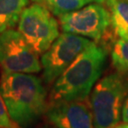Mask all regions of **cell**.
<instances>
[{"instance_id": "30bf717a", "label": "cell", "mask_w": 128, "mask_h": 128, "mask_svg": "<svg viewBox=\"0 0 128 128\" xmlns=\"http://www.w3.org/2000/svg\"><path fill=\"white\" fill-rule=\"evenodd\" d=\"M28 0H0V34L18 24Z\"/></svg>"}, {"instance_id": "ba28073f", "label": "cell", "mask_w": 128, "mask_h": 128, "mask_svg": "<svg viewBox=\"0 0 128 128\" xmlns=\"http://www.w3.org/2000/svg\"><path fill=\"white\" fill-rule=\"evenodd\" d=\"M46 116L57 128H94L91 105L87 98L50 104Z\"/></svg>"}, {"instance_id": "8fae6325", "label": "cell", "mask_w": 128, "mask_h": 128, "mask_svg": "<svg viewBox=\"0 0 128 128\" xmlns=\"http://www.w3.org/2000/svg\"><path fill=\"white\" fill-rule=\"evenodd\" d=\"M45 6L51 14L56 16L68 14L90 4V3H104L105 0H32Z\"/></svg>"}, {"instance_id": "7a4b0ae2", "label": "cell", "mask_w": 128, "mask_h": 128, "mask_svg": "<svg viewBox=\"0 0 128 128\" xmlns=\"http://www.w3.org/2000/svg\"><path fill=\"white\" fill-rule=\"evenodd\" d=\"M106 51L96 43L82 51L53 84L50 104L86 99L104 70Z\"/></svg>"}, {"instance_id": "6da1fadb", "label": "cell", "mask_w": 128, "mask_h": 128, "mask_svg": "<svg viewBox=\"0 0 128 128\" xmlns=\"http://www.w3.org/2000/svg\"><path fill=\"white\" fill-rule=\"evenodd\" d=\"M0 95L10 119L20 127H28L46 114V91L42 80L32 73L2 71Z\"/></svg>"}, {"instance_id": "52a82bcc", "label": "cell", "mask_w": 128, "mask_h": 128, "mask_svg": "<svg viewBox=\"0 0 128 128\" xmlns=\"http://www.w3.org/2000/svg\"><path fill=\"white\" fill-rule=\"evenodd\" d=\"M102 3H90L81 9L59 16L61 28L64 32L100 41L111 26L108 9Z\"/></svg>"}, {"instance_id": "5bb4252c", "label": "cell", "mask_w": 128, "mask_h": 128, "mask_svg": "<svg viewBox=\"0 0 128 128\" xmlns=\"http://www.w3.org/2000/svg\"><path fill=\"white\" fill-rule=\"evenodd\" d=\"M122 118L124 122H128V96H127V98H126L125 102H124V104Z\"/></svg>"}, {"instance_id": "9a60e30c", "label": "cell", "mask_w": 128, "mask_h": 128, "mask_svg": "<svg viewBox=\"0 0 128 128\" xmlns=\"http://www.w3.org/2000/svg\"><path fill=\"white\" fill-rule=\"evenodd\" d=\"M112 128H128V122H124V124H117V125H115L114 127H112Z\"/></svg>"}, {"instance_id": "3957f363", "label": "cell", "mask_w": 128, "mask_h": 128, "mask_svg": "<svg viewBox=\"0 0 128 128\" xmlns=\"http://www.w3.org/2000/svg\"><path fill=\"white\" fill-rule=\"evenodd\" d=\"M128 96V73L114 72L102 78L90 96L94 128H112L119 124Z\"/></svg>"}, {"instance_id": "8992f818", "label": "cell", "mask_w": 128, "mask_h": 128, "mask_svg": "<svg viewBox=\"0 0 128 128\" xmlns=\"http://www.w3.org/2000/svg\"><path fill=\"white\" fill-rule=\"evenodd\" d=\"M0 66L6 72L37 73L42 69L38 54L19 30L12 28L0 34Z\"/></svg>"}, {"instance_id": "277c9868", "label": "cell", "mask_w": 128, "mask_h": 128, "mask_svg": "<svg viewBox=\"0 0 128 128\" xmlns=\"http://www.w3.org/2000/svg\"><path fill=\"white\" fill-rule=\"evenodd\" d=\"M18 30L37 54H43L60 35L59 24L45 6L34 2L23 10Z\"/></svg>"}, {"instance_id": "9c48e42d", "label": "cell", "mask_w": 128, "mask_h": 128, "mask_svg": "<svg viewBox=\"0 0 128 128\" xmlns=\"http://www.w3.org/2000/svg\"><path fill=\"white\" fill-rule=\"evenodd\" d=\"M111 27L119 38L128 39V0H105Z\"/></svg>"}, {"instance_id": "4fadbf2b", "label": "cell", "mask_w": 128, "mask_h": 128, "mask_svg": "<svg viewBox=\"0 0 128 128\" xmlns=\"http://www.w3.org/2000/svg\"><path fill=\"white\" fill-rule=\"evenodd\" d=\"M0 128H19V126L10 119L2 96L0 95Z\"/></svg>"}, {"instance_id": "7c38bea8", "label": "cell", "mask_w": 128, "mask_h": 128, "mask_svg": "<svg viewBox=\"0 0 128 128\" xmlns=\"http://www.w3.org/2000/svg\"><path fill=\"white\" fill-rule=\"evenodd\" d=\"M111 60L117 71L128 73V39L120 38L115 42L111 51Z\"/></svg>"}, {"instance_id": "5b68a950", "label": "cell", "mask_w": 128, "mask_h": 128, "mask_svg": "<svg viewBox=\"0 0 128 128\" xmlns=\"http://www.w3.org/2000/svg\"><path fill=\"white\" fill-rule=\"evenodd\" d=\"M95 42L84 36L63 32L41 57L43 80L51 84L68 68V66Z\"/></svg>"}]
</instances>
